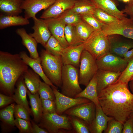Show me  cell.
Masks as SVG:
<instances>
[{
	"label": "cell",
	"mask_w": 133,
	"mask_h": 133,
	"mask_svg": "<svg viewBox=\"0 0 133 133\" xmlns=\"http://www.w3.org/2000/svg\"><path fill=\"white\" fill-rule=\"evenodd\" d=\"M128 85L118 81L98 94L100 104L104 113L122 124L133 111V94Z\"/></svg>",
	"instance_id": "6da1fadb"
},
{
	"label": "cell",
	"mask_w": 133,
	"mask_h": 133,
	"mask_svg": "<svg viewBox=\"0 0 133 133\" xmlns=\"http://www.w3.org/2000/svg\"><path fill=\"white\" fill-rule=\"evenodd\" d=\"M28 68L19 54L0 51V89L4 93L12 96L15 86L19 78Z\"/></svg>",
	"instance_id": "7a4b0ae2"
},
{
	"label": "cell",
	"mask_w": 133,
	"mask_h": 133,
	"mask_svg": "<svg viewBox=\"0 0 133 133\" xmlns=\"http://www.w3.org/2000/svg\"><path fill=\"white\" fill-rule=\"evenodd\" d=\"M40 55L41 64L45 74L54 85L61 88L63 66L61 56H55L43 49L41 50Z\"/></svg>",
	"instance_id": "3957f363"
},
{
	"label": "cell",
	"mask_w": 133,
	"mask_h": 133,
	"mask_svg": "<svg viewBox=\"0 0 133 133\" xmlns=\"http://www.w3.org/2000/svg\"><path fill=\"white\" fill-rule=\"evenodd\" d=\"M39 126L50 133H66L74 132L67 116L56 113H43Z\"/></svg>",
	"instance_id": "277c9868"
},
{
	"label": "cell",
	"mask_w": 133,
	"mask_h": 133,
	"mask_svg": "<svg viewBox=\"0 0 133 133\" xmlns=\"http://www.w3.org/2000/svg\"><path fill=\"white\" fill-rule=\"evenodd\" d=\"M70 65H63L61 74V93L74 98L82 89L79 81V69Z\"/></svg>",
	"instance_id": "5b68a950"
},
{
	"label": "cell",
	"mask_w": 133,
	"mask_h": 133,
	"mask_svg": "<svg viewBox=\"0 0 133 133\" xmlns=\"http://www.w3.org/2000/svg\"><path fill=\"white\" fill-rule=\"evenodd\" d=\"M83 43L84 50L96 60L109 53L108 36L101 29L95 30Z\"/></svg>",
	"instance_id": "8992f818"
},
{
	"label": "cell",
	"mask_w": 133,
	"mask_h": 133,
	"mask_svg": "<svg viewBox=\"0 0 133 133\" xmlns=\"http://www.w3.org/2000/svg\"><path fill=\"white\" fill-rule=\"evenodd\" d=\"M98 69L96 59L88 51L83 50L81 57L79 70L80 85L86 86Z\"/></svg>",
	"instance_id": "52a82bcc"
},
{
	"label": "cell",
	"mask_w": 133,
	"mask_h": 133,
	"mask_svg": "<svg viewBox=\"0 0 133 133\" xmlns=\"http://www.w3.org/2000/svg\"><path fill=\"white\" fill-rule=\"evenodd\" d=\"M96 61L98 69L116 72H122L128 63L123 58L110 52L96 59Z\"/></svg>",
	"instance_id": "ba28073f"
},
{
	"label": "cell",
	"mask_w": 133,
	"mask_h": 133,
	"mask_svg": "<svg viewBox=\"0 0 133 133\" xmlns=\"http://www.w3.org/2000/svg\"><path fill=\"white\" fill-rule=\"evenodd\" d=\"M64 113L81 119L89 126L95 116L96 106L94 103L90 101L75 106L66 111Z\"/></svg>",
	"instance_id": "9c48e42d"
},
{
	"label": "cell",
	"mask_w": 133,
	"mask_h": 133,
	"mask_svg": "<svg viewBox=\"0 0 133 133\" xmlns=\"http://www.w3.org/2000/svg\"><path fill=\"white\" fill-rule=\"evenodd\" d=\"M51 87L55 97L56 113L59 115H62L66 111L75 106L91 101L82 97L74 98L66 96L60 92L57 87Z\"/></svg>",
	"instance_id": "30bf717a"
},
{
	"label": "cell",
	"mask_w": 133,
	"mask_h": 133,
	"mask_svg": "<svg viewBox=\"0 0 133 133\" xmlns=\"http://www.w3.org/2000/svg\"><path fill=\"white\" fill-rule=\"evenodd\" d=\"M118 34L108 36L109 43V52L123 58L124 54L133 48V41L124 39Z\"/></svg>",
	"instance_id": "8fae6325"
},
{
	"label": "cell",
	"mask_w": 133,
	"mask_h": 133,
	"mask_svg": "<svg viewBox=\"0 0 133 133\" xmlns=\"http://www.w3.org/2000/svg\"><path fill=\"white\" fill-rule=\"evenodd\" d=\"M56 0H24L21 7L24 10V17L28 19L35 17L36 14L44 10L52 4Z\"/></svg>",
	"instance_id": "7c38bea8"
},
{
	"label": "cell",
	"mask_w": 133,
	"mask_h": 133,
	"mask_svg": "<svg viewBox=\"0 0 133 133\" xmlns=\"http://www.w3.org/2000/svg\"><path fill=\"white\" fill-rule=\"evenodd\" d=\"M83 50V43L76 46H69L64 48L61 55L63 65H70L79 68Z\"/></svg>",
	"instance_id": "4fadbf2b"
},
{
	"label": "cell",
	"mask_w": 133,
	"mask_h": 133,
	"mask_svg": "<svg viewBox=\"0 0 133 133\" xmlns=\"http://www.w3.org/2000/svg\"><path fill=\"white\" fill-rule=\"evenodd\" d=\"M33 19L34 25L32 28L34 32L29 34L35 39L37 43L41 44L45 47L51 35V33L44 19L36 17Z\"/></svg>",
	"instance_id": "5bb4252c"
},
{
	"label": "cell",
	"mask_w": 133,
	"mask_h": 133,
	"mask_svg": "<svg viewBox=\"0 0 133 133\" xmlns=\"http://www.w3.org/2000/svg\"><path fill=\"white\" fill-rule=\"evenodd\" d=\"M44 19L51 35L58 41L62 47L65 48L69 46L65 35L66 24L57 17Z\"/></svg>",
	"instance_id": "9a60e30c"
},
{
	"label": "cell",
	"mask_w": 133,
	"mask_h": 133,
	"mask_svg": "<svg viewBox=\"0 0 133 133\" xmlns=\"http://www.w3.org/2000/svg\"><path fill=\"white\" fill-rule=\"evenodd\" d=\"M76 0H56L42 13L40 18L45 19L56 17L66 10L71 9Z\"/></svg>",
	"instance_id": "2e32d148"
},
{
	"label": "cell",
	"mask_w": 133,
	"mask_h": 133,
	"mask_svg": "<svg viewBox=\"0 0 133 133\" xmlns=\"http://www.w3.org/2000/svg\"><path fill=\"white\" fill-rule=\"evenodd\" d=\"M121 73L98 69L96 74L98 94L109 85L117 82Z\"/></svg>",
	"instance_id": "e0dca14e"
},
{
	"label": "cell",
	"mask_w": 133,
	"mask_h": 133,
	"mask_svg": "<svg viewBox=\"0 0 133 133\" xmlns=\"http://www.w3.org/2000/svg\"><path fill=\"white\" fill-rule=\"evenodd\" d=\"M113 118L107 115L100 106H96L95 116L89 126L90 133H102L106 129L108 121Z\"/></svg>",
	"instance_id": "ac0fdd59"
},
{
	"label": "cell",
	"mask_w": 133,
	"mask_h": 133,
	"mask_svg": "<svg viewBox=\"0 0 133 133\" xmlns=\"http://www.w3.org/2000/svg\"><path fill=\"white\" fill-rule=\"evenodd\" d=\"M96 8L101 9L119 20L121 19L127 15L117 7L118 2L117 0H90Z\"/></svg>",
	"instance_id": "d6986e66"
},
{
	"label": "cell",
	"mask_w": 133,
	"mask_h": 133,
	"mask_svg": "<svg viewBox=\"0 0 133 133\" xmlns=\"http://www.w3.org/2000/svg\"><path fill=\"white\" fill-rule=\"evenodd\" d=\"M16 84V88L15 89V93L12 96L14 101L17 104L25 107L31 114L32 113L31 109L29 107L27 98L28 90L23 76L19 78Z\"/></svg>",
	"instance_id": "ffe728a7"
},
{
	"label": "cell",
	"mask_w": 133,
	"mask_h": 133,
	"mask_svg": "<svg viewBox=\"0 0 133 133\" xmlns=\"http://www.w3.org/2000/svg\"><path fill=\"white\" fill-rule=\"evenodd\" d=\"M19 54L24 62L38 74L44 82L51 86H56L50 81L44 73L41 64L40 57L36 59L32 58L29 56L26 52L24 51H21Z\"/></svg>",
	"instance_id": "44dd1931"
},
{
	"label": "cell",
	"mask_w": 133,
	"mask_h": 133,
	"mask_svg": "<svg viewBox=\"0 0 133 133\" xmlns=\"http://www.w3.org/2000/svg\"><path fill=\"white\" fill-rule=\"evenodd\" d=\"M112 32L133 40V20L127 17L118 20L113 24Z\"/></svg>",
	"instance_id": "7402d4cb"
},
{
	"label": "cell",
	"mask_w": 133,
	"mask_h": 133,
	"mask_svg": "<svg viewBox=\"0 0 133 133\" xmlns=\"http://www.w3.org/2000/svg\"><path fill=\"white\" fill-rule=\"evenodd\" d=\"M16 32L21 37L22 43L29 52L30 57L34 59L39 58L37 49L38 43L35 39L28 34L24 28H18Z\"/></svg>",
	"instance_id": "603a6c76"
},
{
	"label": "cell",
	"mask_w": 133,
	"mask_h": 133,
	"mask_svg": "<svg viewBox=\"0 0 133 133\" xmlns=\"http://www.w3.org/2000/svg\"><path fill=\"white\" fill-rule=\"evenodd\" d=\"M24 0H0L1 14L9 16H17L22 12L21 6Z\"/></svg>",
	"instance_id": "cb8c5ba5"
},
{
	"label": "cell",
	"mask_w": 133,
	"mask_h": 133,
	"mask_svg": "<svg viewBox=\"0 0 133 133\" xmlns=\"http://www.w3.org/2000/svg\"><path fill=\"white\" fill-rule=\"evenodd\" d=\"M82 97L88 99L96 106H100L98 97L96 74L85 89L78 94L74 98Z\"/></svg>",
	"instance_id": "d4e9b609"
},
{
	"label": "cell",
	"mask_w": 133,
	"mask_h": 133,
	"mask_svg": "<svg viewBox=\"0 0 133 133\" xmlns=\"http://www.w3.org/2000/svg\"><path fill=\"white\" fill-rule=\"evenodd\" d=\"M30 23L28 19L21 16L0 14V29L1 30L11 26L26 25Z\"/></svg>",
	"instance_id": "484cf974"
},
{
	"label": "cell",
	"mask_w": 133,
	"mask_h": 133,
	"mask_svg": "<svg viewBox=\"0 0 133 133\" xmlns=\"http://www.w3.org/2000/svg\"><path fill=\"white\" fill-rule=\"evenodd\" d=\"M27 93L30 100L31 113L34 121L36 123H39L43 114L41 100L39 94L38 92L35 94H32L29 90H28Z\"/></svg>",
	"instance_id": "4316f807"
},
{
	"label": "cell",
	"mask_w": 133,
	"mask_h": 133,
	"mask_svg": "<svg viewBox=\"0 0 133 133\" xmlns=\"http://www.w3.org/2000/svg\"><path fill=\"white\" fill-rule=\"evenodd\" d=\"M27 88L33 94L38 92L40 81V76L33 70L28 69L23 75Z\"/></svg>",
	"instance_id": "83f0119b"
},
{
	"label": "cell",
	"mask_w": 133,
	"mask_h": 133,
	"mask_svg": "<svg viewBox=\"0 0 133 133\" xmlns=\"http://www.w3.org/2000/svg\"><path fill=\"white\" fill-rule=\"evenodd\" d=\"M96 8L95 5L90 0H76L71 9L75 13L81 16L93 15Z\"/></svg>",
	"instance_id": "f1b7e54d"
},
{
	"label": "cell",
	"mask_w": 133,
	"mask_h": 133,
	"mask_svg": "<svg viewBox=\"0 0 133 133\" xmlns=\"http://www.w3.org/2000/svg\"><path fill=\"white\" fill-rule=\"evenodd\" d=\"M65 35L69 46H76L83 43L77 33L75 26L66 25L65 29Z\"/></svg>",
	"instance_id": "f546056e"
},
{
	"label": "cell",
	"mask_w": 133,
	"mask_h": 133,
	"mask_svg": "<svg viewBox=\"0 0 133 133\" xmlns=\"http://www.w3.org/2000/svg\"><path fill=\"white\" fill-rule=\"evenodd\" d=\"M66 25L75 26L82 20L81 16L73 12L71 9H68L56 17Z\"/></svg>",
	"instance_id": "4dcf8cb0"
},
{
	"label": "cell",
	"mask_w": 133,
	"mask_h": 133,
	"mask_svg": "<svg viewBox=\"0 0 133 133\" xmlns=\"http://www.w3.org/2000/svg\"><path fill=\"white\" fill-rule=\"evenodd\" d=\"M14 104L7 106L0 111V120L5 124L10 127L15 126L14 118Z\"/></svg>",
	"instance_id": "1f68e13d"
},
{
	"label": "cell",
	"mask_w": 133,
	"mask_h": 133,
	"mask_svg": "<svg viewBox=\"0 0 133 133\" xmlns=\"http://www.w3.org/2000/svg\"><path fill=\"white\" fill-rule=\"evenodd\" d=\"M51 54L57 56H61L64 49L58 41L51 35L44 47Z\"/></svg>",
	"instance_id": "d6a6232c"
},
{
	"label": "cell",
	"mask_w": 133,
	"mask_h": 133,
	"mask_svg": "<svg viewBox=\"0 0 133 133\" xmlns=\"http://www.w3.org/2000/svg\"><path fill=\"white\" fill-rule=\"evenodd\" d=\"M67 116L74 133H90L88 126L83 120L74 116Z\"/></svg>",
	"instance_id": "836d02e7"
},
{
	"label": "cell",
	"mask_w": 133,
	"mask_h": 133,
	"mask_svg": "<svg viewBox=\"0 0 133 133\" xmlns=\"http://www.w3.org/2000/svg\"><path fill=\"white\" fill-rule=\"evenodd\" d=\"M75 27L79 36L83 43L95 30L92 27L82 19Z\"/></svg>",
	"instance_id": "e575fe53"
},
{
	"label": "cell",
	"mask_w": 133,
	"mask_h": 133,
	"mask_svg": "<svg viewBox=\"0 0 133 133\" xmlns=\"http://www.w3.org/2000/svg\"><path fill=\"white\" fill-rule=\"evenodd\" d=\"M93 16L100 22L104 24H109L118 20L119 19L102 10L96 8Z\"/></svg>",
	"instance_id": "d590c367"
},
{
	"label": "cell",
	"mask_w": 133,
	"mask_h": 133,
	"mask_svg": "<svg viewBox=\"0 0 133 133\" xmlns=\"http://www.w3.org/2000/svg\"><path fill=\"white\" fill-rule=\"evenodd\" d=\"M50 86L45 82L40 81L38 92L41 100H55V95Z\"/></svg>",
	"instance_id": "8d00e7d4"
},
{
	"label": "cell",
	"mask_w": 133,
	"mask_h": 133,
	"mask_svg": "<svg viewBox=\"0 0 133 133\" xmlns=\"http://www.w3.org/2000/svg\"><path fill=\"white\" fill-rule=\"evenodd\" d=\"M133 76V58L129 60L125 70L122 72L118 81L128 84Z\"/></svg>",
	"instance_id": "74e56055"
},
{
	"label": "cell",
	"mask_w": 133,
	"mask_h": 133,
	"mask_svg": "<svg viewBox=\"0 0 133 133\" xmlns=\"http://www.w3.org/2000/svg\"><path fill=\"white\" fill-rule=\"evenodd\" d=\"M31 121L25 119L15 118V126L18 128L20 133H32V125Z\"/></svg>",
	"instance_id": "f35d334b"
},
{
	"label": "cell",
	"mask_w": 133,
	"mask_h": 133,
	"mask_svg": "<svg viewBox=\"0 0 133 133\" xmlns=\"http://www.w3.org/2000/svg\"><path fill=\"white\" fill-rule=\"evenodd\" d=\"M123 128V124L113 118L108 121L107 127L103 132L104 133H121Z\"/></svg>",
	"instance_id": "ab89813d"
},
{
	"label": "cell",
	"mask_w": 133,
	"mask_h": 133,
	"mask_svg": "<svg viewBox=\"0 0 133 133\" xmlns=\"http://www.w3.org/2000/svg\"><path fill=\"white\" fill-rule=\"evenodd\" d=\"M30 114L29 111L24 106L17 104L15 105L14 115L15 118H21L31 121Z\"/></svg>",
	"instance_id": "60d3db41"
},
{
	"label": "cell",
	"mask_w": 133,
	"mask_h": 133,
	"mask_svg": "<svg viewBox=\"0 0 133 133\" xmlns=\"http://www.w3.org/2000/svg\"><path fill=\"white\" fill-rule=\"evenodd\" d=\"M82 20L92 27L95 30L101 29L104 24L98 21L93 15H85L81 16Z\"/></svg>",
	"instance_id": "b9f144b4"
},
{
	"label": "cell",
	"mask_w": 133,
	"mask_h": 133,
	"mask_svg": "<svg viewBox=\"0 0 133 133\" xmlns=\"http://www.w3.org/2000/svg\"><path fill=\"white\" fill-rule=\"evenodd\" d=\"M43 113H56V105L55 100L50 99L41 100Z\"/></svg>",
	"instance_id": "7bdbcfd3"
},
{
	"label": "cell",
	"mask_w": 133,
	"mask_h": 133,
	"mask_svg": "<svg viewBox=\"0 0 133 133\" xmlns=\"http://www.w3.org/2000/svg\"><path fill=\"white\" fill-rule=\"evenodd\" d=\"M122 133H133V118L130 116L123 124Z\"/></svg>",
	"instance_id": "ee69618b"
},
{
	"label": "cell",
	"mask_w": 133,
	"mask_h": 133,
	"mask_svg": "<svg viewBox=\"0 0 133 133\" xmlns=\"http://www.w3.org/2000/svg\"><path fill=\"white\" fill-rule=\"evenodd\" d=\"M12 96L0 94V107L1 108L14 102Z\"/></svg>",
	"instance_id": "f6af8a7d"
},
{
	"label": "cell",
	"mask_w": 133,
	"mask_h": 133,
	"mask_svg": "<svg viewBox=\"0 0 133 133\" xmlns=\"http://www.w3.org/2000/svg\"><path fill=\"white\" fill-rule=\"evenodd\" d=\"M31 122L32 125V133H49L46 130L38 125L35 122L31 120Z\"/></svg>",
	"instance_id": "bcb514c9"
},
{
	"label": "cell",
	"mask_w": 133,
	"mask_h": 133,
	"mask_svg": "<svg viewBox=\"0 0 133 133\" xmlns=\"http://www.w3.org/2000/svg\"><path fill=\"white\" fill-rule=\"evenodd\" d=\"M122 11L124 13L128 15L130 18L133 20V4L131 5H126Z\"/></svg>",
	"instance_id": "7dc6e473"
},
{
	"label": "cell",
	"mask_w": 133,
	"mask_h": 133,
	"mask_svg": "<svg viewBox=\"0 0 133 133\" xmlns=\"http://www.w3.org/2000/svg\"><path fill=\"white\" fill-rule=\"evenodd\" d=\"M133 58V48L127 51L123 56V58L128 62Z\"/></svg>",
	"instance_id": "c3c4849f"
},
{
	"label": "cell",
	"mask_w": 133,
	"mask_h": 133,
	"mask_svg": "<svg viewBox=\"0 0 133 133\" xmlns=\"http://www.w3.org/2000/svg\"><path fill=\"white\" fill-rule=\"evenodd\" d=\"M129 82V86L132 93L133 94V79L130 80Z\"/></svg>",
	"instance_id": "681fc988"
},
{
	"label": "cell",
	"mask_w": 133,
	"mask_h": 133,
	"mask_svg": "<svg viewBox=\"0 0 133 133\" xmlns=\"http://www.w3.org/2000/svg\"><path fill=\"white\" fill-rule=\"evenodd\" d=\"M133 4V0H130V1L127 3V5H131Z\"/></svg>",
	"instance_id": "f907efd6"
},
{
	"label": "cell",
	"mask_w": 133,
	"mask_h": 133,
	"mask_svg": "<svg viewBox=\"0 0 133 133\" xmlns=\"http://www.w3.org/2000/svg\"><path fill=\"white\" fill-rule=\"evenodd\" d=\"M130 0H122L123 2L125 3H128Z\"/></svg>",
	"instance_id": "816d5d0a"
},
{
	"label": "cell",
	"mask_w": 133,
	"mask_h": 133,
	"mask_svg": "<svg viewBox=\"0 0 133 133\" xmlns=\"http://www.w3.org/2000/svg\"><path fill=\"white\" fill-rule=\"evenodd\" d=\"M130 116L132 117L133 118V111L131 114Z\"/></svg>",
	"instance_id": "f5cc1de1"
},
{
	"label": "cell",
	"mask_w": 133,
	"mask_h": 133,
	"mask_svg": "<svg viewBox=\"0 0 133 133\" xmlns=\"http://www.w3.org/2000/svg\"><path fill=\"white\" fill-rule=\"evenodd\" d=\"M133 76L131 78L130 80H133Z\"/></svg>",
	"instance_id": "db71d44e"
},
{
	"label": "cell",
	"mask_w": 133,
	"mask_h": 133,
	"mask_svg": "<svg viewBox=\"0 0 133 133\" xmlns=\"http://www.w3.org/2000/svg\"></svg>",
	"instance_id": "11a10c76"
}]
</instances>
